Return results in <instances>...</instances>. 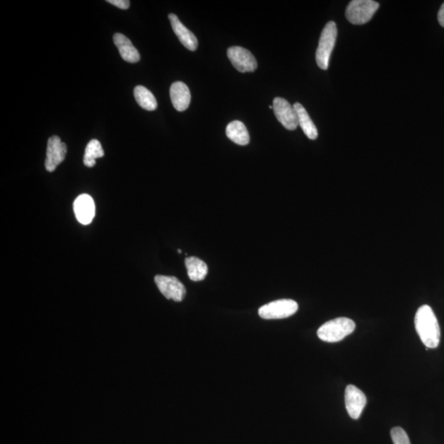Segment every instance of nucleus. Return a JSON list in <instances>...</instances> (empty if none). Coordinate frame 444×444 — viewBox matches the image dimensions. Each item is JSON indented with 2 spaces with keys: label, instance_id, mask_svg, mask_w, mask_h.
<instances>
[{
  "label": "nucleus",
  "instance_id": "1",
  "mask_svg": "<svg viewBox=\"0 0 444 444\" xmlns=\"http://www.w3.org/2000/svg\"><path fill=\"white\" fill-rule=\"evenodd\" d=\"M416 330L423 344L427 348H436L440 345L441 332L437 317L431 308L422 305L415 317Z\"/></svg>",
  "mask_w": 444,
  "mask_h": 444
},
{
  "label": "nucleus",
  "instance_id": "2",
  "mask_svg": "<svg viewBox=\"0 0 444 444\" xmlns=\"http://www.w3.org/2000/svg\"><path fill=\"white\" fill-rule=\"evenodd\" d=\"M356 329L355 322L348 317H337L322 325L317 332L320 339L326 342H338Z\"/></svg>",
  "mask_w": 444,
  "mask_h": 444
},
{
  "label": "nucleus",
  "instance_id": "3",
  "mask_svg": "<svg viewBox=\"0 0 444 444\" xmlns=\"http://www.w3.org/2000/svg\"><path fill=\"white\" fill-rule=\"evenodd\" d=\"M337 37L336 23L332 21L327 23L321 33L319 47L316 52V62L321 69H329V60L333 48L335 47Z\"/></svg>",
  "mask_w": 444,
  "mask_h": 444
},
{
  "label": "nucleus",
  "instance_id": "4",
  "mask_svg": "<svg viewBox=\"0 0 444 444\" xmlns=\"http://www.w3.org/2000/svg\"><path fill=\"white\" fill-rule=\"evenodd\" d=\"M380 8V4L373 0H353L348 4L346 17L354 25H363L370 22Z\"/></svg>",
  "mask_w": 444,
  "mask_h": 444
},
{
  "label": "nucleus",
  "instance_id": "5",
  "mask_svg": "<svg viewBox=\"0 0 444 444\" xmlns=\"http://www.w3.org/2000/svg\"><path fill=\"white\" fill-rule=\"evenodd\" d=\"M298 309L295 300H279L260 307L259 315L264 320H281L295 315Z\"/></svg>",
  "mask_w": 444,
  "mask_h": 444
},
{
  "label": "nucleus",
  "instance_id": "6",
  "mask_svg": "<svg viewBox=\"0 0 444 444\" xmlns=\"http://www.w3.org/2000/svg\"><path fill=\"white\" fill-rule=\"evenodd\" d=\"M227 55L233 66L241 73L255 72L258 63L250 50L240 47H232L227 49Z\"/></svg>",
  "mask_w": 444,
  "mask_h": 444
},
{
  "label": "nucleus",
  "instance_id": "7",
  "mask_svg": "<svg viewBox=\"0 0 444 444\" xmlns=\"http://www.w3.org/2000/svg\"><path fill=\"white\" fill-rule=\"evenodd\" d=\"M155 282L166 299L176 302L184 300L186 294L185 287L176 277L158 275L155 276Z\"/></svg>",
  "mask_w": 444,
  "mask_h": 444
},
{
  "label": "nucleus",
  "instance_id": "8",
  "mask_svg": "<svg viewBox=\"0 0 444 444\" xmlns=\"http://www.w3.org/2000/svg\"><path fill=\"white\" fill-rule=\"evenodd\" d=\"M274 113L277 120L284 126L286 129L295 130L299 126L298 116L294 107L284 98H276L274 100Z\"/></svg>",
  "mask_w": 444,
  "mask_h": 444
},
{
  "label": "nucleus",
  "instance_id": "9",
  "mask_svg": "<svg viewBox=\"0 0 444 444\" xmlns=\"http://www.w3.org/2000/svg\"><path fill=\"white\" fill-rule=\"evenodd\" d=\"M67 153V146L62 142L58 136L49 138L47 144V159H45V169L49 173H53L57 166L62 164Z\"/></svg>",
  "mask_w": 444,
  "mask_h": 444
},
{
  "label": "nucleus",
  "instance_id": "10",
  "mask_svg": "<svg viewBox=\"0 0 444 444\" xmlns=\"http://www.w3.org/2000/svg\"><path fill=\"white\" fill-rule=\"evenodd\" d=\"M367 398L359 388L354 385H348L345 391V404L349 416L357 420L361 416L366 407Z\"/></svg>",
  "mask_w": 444,
  "mask_h": 444
},
{
  "label": "nucleus",
  "instance_id": "11",
  "mask_svg": "<svg viewBox=\"0 0 444 444\" xmlns=\"http://www.w3.org/2000/svg\"><path fill=\"white\" fill-rule=\"evenodd\" d=\"M74 210L76 218L83 225L92 223L95 214L94 201L88 194H81L75 199Z\"/></svg>",
  "mask_w": 444,
  "mask_h": 444
},
{
  "label": "nucleus",
  "instance_id": "12",
  "mask_svg": "<svg viewBox=\"0 0 444 444\" xmlns=\"http://www.w3.org/2000/svg\"><path fill=\"white\" fill-rule=\"evenodd\" d=\"M169 19L171 27H173V31L179 38L180 42L182 43L185 48L191 50V52H195L199 45L198 39L196 38L195 35L190 32L189 30L180 21V19L175 14L170 13L169 15Z\"/></svg>",
  "mask_w": 444,
  "mask_h": 444
},
{
  "label": "nucleus",
  "instance_id": "13",
  "mask_svg": "<svg viewBox=\"0 0 444 444\" xmlns=\"http://www.w3.org/2000/svg\"><path fill=\"white\" fill-rule=\"evenodd\" d=\"M171 102L176 110L185 111L189 108L191 94L190 90L185 83L176 82L171 85L170 90Z\"/></svg>",
  "mask_w": 444,
  "mask_h": 444
},
{
  "label": "nucleus",
  "instance_id": "14",
  "mask_svg": "<svg viewBox=\"0 0 444 444\" xmlns=\"http://www.w3.org/2000/svg\"><path fill=\"white\" fill-rule=\"evenodd\" d=\"M113 40L115 45L119 49L121 57L126 62L134 64L139 62L140 54L128 37L123 34L115 33Z\"/></svg>",
  "mask_w": 444,
  "mask_h": 444
},
{
  "label": "nucleus",
  "instance_id": "15",
  "mask_svg": "<svg viewBox=\"0 0 444 444\" xmlns=\"http://www.w3.org/2000/svg\"><path fill=\"white\" fill-rule=\"evenodd\" d=\"M226 133L227 138L236 144L245 146L250 144L248 130H247L246 126L240 121H232L227 125Z\"/></svg>",
  "mask_w": 444,
  "mask_h": 444
},
{
  "label": "nucleus",
  "instance_id": "16",
  "mask_svg": "<svg viewBox=\"0 0 444 444\" xmlns=\"http://www.w3.org/2000/svg\"><path fill=\"white\" fill-rule=\"evenodd\" d=\"M185 267L191 281H200L208 275L209 267L206 262L197 257H189L185 259Z\"/></svg>",
  "mask_w": 444,
  "mask_h": 444
},
{
  "label": "nucleus",
  "instance_id": "17",
  "mask_svg": "<svg viewBox=\"0 0 444 444\" xmlns=\"http://www.w3.org/2000/svg\"><path fill=\"white\" fill-rule=\"evenodd\" d=\"M298 116V121L300 128L304 133L311 140H315L317 138V130L315 124L312 122L309 114L300 103H295L293 105Z\"/></svg>",
  "mask_w": 444,
  "mask_h": 444
},
{
  "label": "nucleus",
  "instance_id": "18",
  "mask_svg": "<svg viewBox=\"0 0 444 444\" xmlns=\"http://www.w3.org/2000/svg\"><path fill=\"white\" fill-rule=\"evenodd\" d=\"M134 98L140 107L146 110L153 111L158 107L154 95L144 86H137L134 88Z\"/></svg>",
  "mask_w": 444,
  "mask_h": 444
},
{
  "label": "nucleus",
  "instance_id": "19",
  "mask_svg": "<svg viewBox=\"0 0 444 444\" xmlns=\"http://www.w3.org/2000/svg\"><path fill=\"white\" fill-rule=\"evenodd\" d=\"M104 151L102 144L97 139L90 140L85 149L83 163L88 168H93L95 160L103 158Z\"/></svg>",
  "mask_w": 444,
  "mask_h": 444
},
{
  "label": "nucleus",
  "instance_id": "20",
  "mask_svg": "<svg viewBox=\"0 0 444 444\" xmlns=\"http://www.w3.org/2000/svg\"><path fill=\"white\" fill-rule=\"evenodd\" d=\"M391 437L393 444H411L407 433L401 427L392 428Z\"/></svg>",
  "mask_w": 444,
  "mask_h": 444
},
{
  "label": "nucleus",
  "instance_id": "21",
  "mask_svg": "<svg viewBox=\"0 0 444 444\" xmlns=\"http://www.w3.org/2000/svg\"><path fill=\"white\" fill-rule=\"evenodd\" d=\"M109 4L115 5L121 9H128L130 6V2L128 0H108Z\"/></svg>",
  "mask_w": 444,
  "mask_h": 444
},
{
  "label": "nucleus",
  "instance_id": "22",
  "mask_svg": "<svg viewBox=\"0 0 444 444\" xmlns=\"http://www.w3.org/2000/svg\"><path fill=\"white\" fill-rule=\"evenodd\" d=\"M438 20L441 26L444 28V3L443 4L440 9V11H438Z\"/></svg>",
  "mask_w": 444,
  "mask_h": 444
},
{
  "label": "nucleus",
  "instance_id": "23",
  "mask_svg": "<svg viewBox=\"0 0 444 444\" xmlns=\"http://www.w3.org/2000/svg\"><path fill=\"white\" fill-rule=\"evenodd\" d=\"M179 253H182V250H178Z\"/></svg>",
  "mask_w": 444,
  "mask_h": 444
}]
</instances>
